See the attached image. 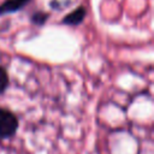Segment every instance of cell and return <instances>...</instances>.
I'll return each mask as SVG.
<instances>
[{
	"label": "cell",
	"instance_id": "1",
	"mask_svg": "<svg viewBox=\"0 0 154 154\" xmlns=\"http://www.w3.org/2000/svg\"><path fill=\"white\" fill-rule=\"evenodd\" d=\"M18 118L6 108L0 107V138L12 137L18 129Z\"/></svg>",
	"mask_w": 154,
	"mask_h": 154
},
{
	"label": "cell",
	"instance_id": "2",
	"mask_svg": "<svg viewBox=\"0 0 154 154\" xmlns=\"http://www.w3.org/2000/svg\"><path fill=\"white\" fill-rule=\"evenodd\" d=\"M84 18H85V8L83 6H79L63 18V24L78 25L79 23H82L84 20Z\"/></svg>",
	"mask_w": 154,
	"mask_h": 154
},
{
	"label": "cell",
	"instance_id": "3",
	"mask_svg": "<svg viewBox=\"0 0 154 154\" xmlns=\"http://www.w3.org/2000/svg\"><path fill=\"white\" fill-rule=\"evenodd\" d=\"M30 0H6L0 5V16L16 12L20 8H23Z\"/></svg>",
	"mask_w": 154,
	"mask_h": 154
},
{
	"label": "cell",
	"instance_id": "4",
	"mask_svg": "<svg viewBox=\"0 0 154 154\" xmlns=\"http://www.w3.org/2000/svg\"><path fill=\"white\" fill-rule=\"evenodd\" d=\"M8 75L5 69L0 67V94H2L8 87Z\"/></svg>",
	"mask_w": 154,
	"mask_h": 154
},
{
	"label": "cell",
	"instance_id": "5",
	"mask_svg": "<svg viewBox=\"0 0 154 154\" xmlns=\"http://www.w3.org/2000/svg\"><path fill=\"white\" fill-rule=\"evenodd\" d=\"M47 18H48V14H47V13L40 12V13H35V14L32 16L31 20H32L35 24H40V25H42V24L47 20Z\"/></svg>",
	"mask_w": 154,
	"mask_h": 154
}]
</instances>
